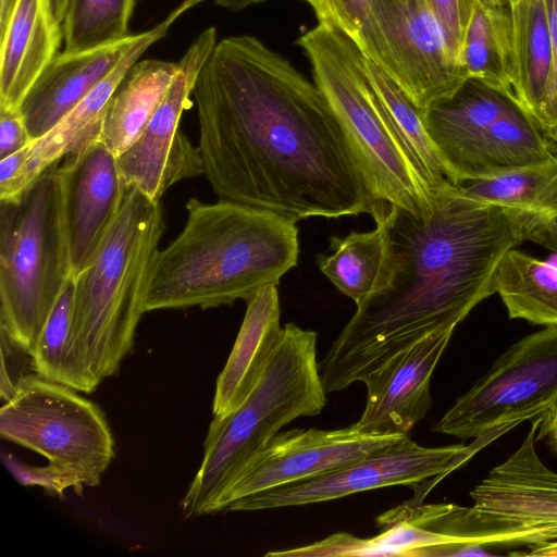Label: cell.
Instances as JSON below:
<instances>
[{
    "mask_svg": "<svg viewBox=\"0 0 557 557\" xmlns=\"http://www.w3.org/2000/svg\"><path fill=\"white\" fill-rule=\"evenodd\" d=\"M165 231L160 201L128 187L91 263L74 276L72 337L62 382L91 393L131 351L153 258Z\"/></svg>",
    "mask_w": 557,
    "mask_h": 557,
    "instance_id": "obj_4",
    "label": "cell"
},
{
    "mask_svg": "<svg viewBox=\"0 0 557 557\" xmlns=\"http://www.w3.org/2000/svg\"><path fill=\"white\" fill-rule=\"evenodd\" d=\"M75 280L71 277L53 306L32 351L36 373L61 383L69 354L74 308Z\"/></svg>",
    "mask_w": 557,
    "mask_h": 557,
    "instance_id": "obj_30",
    "label": "cell"
},
{
    "mask_svg": "<svg viewBox=\"0 0 557 557\" xmlns=\"http://www.w3.org/2000/svg\"><path fill=\"white\" fill-rule=\"evenodd\" d=\"M16 0H0V32L4 28Z\"/></svg>",
    "mask_w": 557,
    "mask_h": 557,
    "instance_id": "obj_41",
    "label": "cell"
},
{
    "mask_svg": "<svg viewBox=\"0 0 557 557\" xmlns=\"http://www.w3.org/2000/svg\"><path fill=\"white\" fill-rule=\"evenodd\" d=\"M370 232L332 236V253H319L317 265L337 289L356 306L381 290L388 269L389 243L385 224L375 220Z\"/></svg>",
    "mask_w": 557,
    "mask_h": 557,
    "instance_id": "obj_25",
    "label": "cell"
},
{
    "mask_svg": "<svg viewBox=\"0 0 557 557\" xmlns=\"http://www.w3.org/2000/svg\"><path fill=\"white\" fill-rule=\"evenodd\" d=\"M354 39L421 112L468 77L424 0H373Z\"/></svg>",
    "mask_w": 557,
    "mask_h": 557,
    "instance_id": "obj_12",
    "label": "cell"
},
{
    "mask_svg": "<svg viewBox=\"0 0 557 557\" xmlns=\"http://www.w3.org/2000/svg\"><path fill=\"white\" fill-rule=\"evenodd\" d=\"M193 95L219 199L294 222L372 214L379 205L325 96L258 38L216 42Z\"/></svg>",
    "mask_w": 557,
    "mask_h": 557,
    "instance_id": "obj_1",
    "label": "cell"
},
{
    "mask_svg": "<svg viewBox=\"0 0 557 557\" xmlns=\"http://www.w3.org/2000/svg\"><path fill=\"white\" fill-rule=\"evenodd\" d=\"M62 23L50 0H16L0 32V108L18 110L32 85L58 55Z\"/></svg>",
    "mask_w": 557,
    "mask_h": 557,
    "instance_id": "obj_19",
    "label": "cell"
},
{
    "mask_svg": "<svg viewBox=\"0 0 557 557\" xmlns=\"http://www.w3.org/2000/svg\"><path fill=\"white\" fill-rule=\"evenodd\" d=\"M1 459L16 481L25 486H40L48 494L58 496H62L69 487L76 493L82 492L84 484L81 478L61 467L50 462L47 466H30L5 451L1 453Z\"/></svg>",
    "mask_w": 557,
    "mask_h": 557,
    "instance_id": "obj_31",
    "label": "cell"
},
{
    "mask_svg": "<svg viewBox=\"0 0 557 557\" xmlns=\"http://www.w3.org/2000/svg\"><path fill=\"white\" fill-rule=\"evenodd\" d=\"M515 426L507 424L492 429L475 437L470 445L424 447L407 435L329 472L239 498L225 510L304 506L381 487L441 480Z\"/></svg>",
    "mask_w": 557,
    "mask_h": 557,
    "instance_id": "obj_11",
    "label": "cell"
},
{
    "mask_svg": "<svg viewBox=\"0 0 557 557\" xmlns=\"http://www.w3.org/2000/svg\"><path fill=\"white\" fill-rule=\"evenodd\" d=\"M508 7L513 42V92L539 121L553 63L547 3L546 0H509Z\"/></svg>",
    "mask_w": 557,
    "mask_h": 557,
    "instance_id": "obj_24",
    "label": "cell"
},
{
    "mask_svg": "<svg viewBox=\"0 0 557 557\" xmlns=\"http://www.w3.org/2000/svg\"><path fill=\"white\" fill-rule=\"evenodd\" d=\"M181 233L153 258L145 312L213 308L249 299L298 262L296 222L219 199L190 198Z\"/></svg>",
    "mask_w": 557,
    "mask_h": 557,
    "instance_id": "obj_3",
    "label": "cell"
},
{
    "mask_svg": "<svg viewBox=\"0 0 557 557\" xmlns=\"http://www.w3.org/2000/svg\"><path fill=\"white\" fill-rule=\"evenodd\" d=\"M137 35L103 48L58 54L23 98L18 111L32 141L51 131L117 64Z\"/></svg>",
    "mask_w": 557,
    "mask_h": 557,
    "instance_id": "obj_18",
    "label": "cell"
},
{
    "mask_svg": "<svg viewBox=\"0 0 557 557\" xmlns=\"http://www.w3.org/2000/svg\"><path fill=\"white\" fill-rule=\"evenodd\" d=\"M50 2H51V8H52L55 18L60 23H62L64 13H65V9H66V4H67V0H50Z\"/></svg>",
    "mask_w": 557,
    "mask_h": 557,
    "instance_id": "obj_42",
    "label": "cell"
},
{
    "mask_svg": "<svg viewBox=\"0 0 557 557\" xmlns=\"http://www.w3.org/2000/svg\"><path fill=\"white\" fill-rule=\"evenodd\" d=\"M535 438L542 440L557 455V403L541 416Z\"/></svg>",
    "mask_w": 557,
    "mask_h": 557,
    "instance_id": "obj_38",
    "label": "cell"
},
{
    "mask_svg": "<svg viewBox=\"0 0 557 557\" xmlns=\"http://www.w3.org/2000/svg\"><path fill=\"white\" fill-rule=\"evenodd\" d=\"M1 377L0 395L2 404L9 401L16 393L21 382L36 373L33 356L18 346L0 326Z\"/></svg>",
    "mask_w": 557,
    "mask_h": 557,
    "instance_id": "obj_33",
    "label": "cell"
},
{
    "mask_svg": "<svg viewBox=\"0 0 557 557\" xmlns=\"http://www.w3.org/2000/svg\"><path fill=\"white\" fill-rule=\"evenodd\" d=\"M494 290L510 319L557 326V267L511 248L496 268Z\"/></svg>",
    "mask_w": 557,
    "mask_h": 557,
    "instance_id": "obj_27",
    "label": "cell"
},
{
    "mask_svg": "<svg viewBox=\"0 0 557 557\" xmlns=\"http://www.w3.org/2000/svg\"><path fill=\"white\" fill-rule=\"evenodd\" d=\"M60 175L74 277L94 260L122 209L128 187L116 157L100 140L66 154Z\"/></svg>",
    "mask_w": 557,
    "mask_h": 557,
    "instance_id": "obj_15",
    "label": "cell"
},
{
    "mask_svg": "<svg viewBox=\"0 0 557 557\" xmlns=\"http://www.w3.org/2000/svg\"><path fill=\"white\" fill-rule=\"evenodd\" d=\"M405 436L369 434L356 424L330 431L278 432L219 492L207 515L261 491L329 472Z\"/></svg>",
    "mask_w": 557,
    "mask_h": 557,
    "instance_id": "obj_14",
    "label": "cell"
},
{
    "mask_svg": "<svg viewBox=\"0 0 557 557\" xmlns=\"http://www.w3.org/2000/svg\"><path fill=\"white\" fill-rule=\"evenodd\" d=\"M557 403V326L510 346L434 425L458 438H475L532 420Z\"/></svg>",
    "mask_w": 557,
    "mask_h": 557,
    "instance_id": "obj_10",
    "label": "cell"
},
{
    "mask_svg": "<svg viewBox=\"0 0 557 557\" xmlns=\"http://www.w3.org/2000/svg\"><path fill=\"white\" fill-rule=\"evenodd\" d=\"M147 49V41L137 40L112 71L69 114L46 135L32 143L11 197L22 191L55 161L99 140L104 111L111 97Z\"/></svg>",
    "mask_w": 557,
    "mask_h": 557,
    "instance_id": "obj_22",
    "label": "cell"
},
{
    "mask_svg": "<svg viewBox=\"0 0 557 557\" xmlns=\"http://www.w3.org/2000/svg\"><path fill=\"white\" fill-rule=\"evenodd\" d=\"M457 187L476 199L509 209L524 240L557 252V160L491 178L461 182Z\"/></svg>",
    "mask_w": 557,
    "mask_h": 557,
    "instance_id": "obj_21",
    "label": "cell"
},
{
    "mask_svg": "<svg viewBox=\"0 0 557 557\" xmlns=\"http://www.w3.org/2000/svg\"><path fill=\"white\" fill-rule=\"evenodd\" d=\"M373 0H307L318 22H325L356 37Z\"/></svg>",
    "mask_w": 557,
    "mask_h": 557,
    "instance_id": "obj_34",
    "label": "cell"
},
{
    "mask_svg": "<svg viewBox=\"0 0 557 557\" xmlns=\"http://www.w3.org/2000/svg\"><path fill=\"white\" fill-rule=\"evenodd\" d=\"M246 313L215 385L212 412L224 418L249 395L276 350L283 327L277 285H268L246 300Z\"/></svg>",
    "mask_w": 557,
    "mask_h": 557,
    "instance_id": "obj_20",
    "label": "cell"
},
{
    "mask_svg": "<svg viewBox=\"0 0 557 557\" xmlns=\"http://www.w3.org/2000/svg\"><path fill=\"white\" fill-rule=\"evenodd\" d=\"M371 215L387 230L385 284L357 306L319 362L326 393L363 383L424 337L455 330L495 293L500 259L524 242L509 209L476 199L455 185L437 194L426 216L386 203Z\"/></svg>",
    "mask_w": 557,
    "mask_h": 557,
    "instance_id": "obj_2",
    "label": "cell"
},
{
    "mask_svg": "<svg viewBox=\"0 0 557 557\" xmlns=\"http://www.w3.org/2000/svg\"><path fill=\"white\" fill-rule=\"evenodd\" d=\"M521 445L470 492L473 507L486 518L532 531L544 542L557 540V472L535 450L537 419Z\"/></svg>",
    "mask_w": 557,
    "mask_h": 557,
    "instance_id": "obj_16",
    "label": "cell"
},
{
    "mask_svg": "<svg viewBox=\"0 0 557 557\" xmlns=\"http://www.w3.org/2000/svg\"><path fill=\"white\" fill-rule=\"evenodd\" d=\"M460 63L468 77L513 92L515 60L508 4L475 1L462 42Z\"/></svg>",
    "mask_w": 557,
    "mask_h": 557,
    "instance_id": "obj_26",
    "label": "cell"
},
{
    "mask_svg": "<svg viewBox=\"0 0 557 557\" xmlns=\"http://www.w3.org/2000/svg\"><path fill=\"white\" fill-rule=\"evenodd\" d=\"M486 1L494 3V4H508L509 0H486Z\"/></svg>",
    "mask_w": 557,
    "mask_h": 557,
    "instance_id": "obj_43",
    "label": "cell"
},
{
    "mask_svg": "<svg viewBox=\"0 0 557 557\" xmlns=\"http://www.w3.org/2000/svg\"><path fill=\"white\" fill-rule=\"evenodd\" d=\"M528 552L511 553L510 555L557 557V540L529 545Z\"/></svg>",
    "mask_w": 557,
    "mask_h": 557,
    "instance_id": "obj_39",
    "label": "cell"
},
{
    "mask_svg": "<svg viewBox=\"0 0 557 557\" xmlns=\"http://www.w3.org/2000/svg\"><path fill=\"white\" fill-rule=\"evenodd\" d=\"M424 1L443 32L451 58L461 65L462 42L476 0Z\"/></svg>",
    "mask_w": 557,
    "mask_h": 557,
    "instance_id": "obj_32",
    "label": "cell"
},
{
    "mask_svg": "<svg viewBox=\"0 0 557 557\" xmlns=\"http://www.w3.org/2000/svg\"><path fill=\"white\" fill-rule=\"evenodd\" d=\"M361 165L379 205L429 215L434 195L417 172L368 76L356 40L336 25L318 22L297 40Z\"/></svg>",
    "mask_w": 557,
    "mask_h": 557,
    "instance_id": "obj_6",
    "label": "cell"
},
{
    "mask_svg": "<svg viewBox=\"0 0 557 557\" xmlns=\"http://www.w3.org/2000/svg\"><path fill=\"white\" fill-rule=\"evenodd\" d=\"M177 63L161 60L136 62L111 97L99 140L115 156L143 133L165 97Z\"/></svg>",
    "mask_w": 557,
    "mask_h": 557,
    "instance_id": "obj_23",
    "label": "cell"
},
{
    "mask_svg": "<svg viewBox=\"0 0 557 557\" xmlns=\"http://www.w3.org/2000/svg\"><path fill=\"white\" fill-rule=\"evenodd\" d=\"M216 45V29H205L177 62V70L153 116L139 137L116 157L127 187L153 201L176 182L205 174L199 147L180 131L185 110L191 107L197 77Z\"/></svg>",
    "mask_w": 557,
    "mask_h": 557,
    "instance_id": "obj_13",
    "label": "cell"
},
{
    "mask_svg": "<svg viewBox=\"0 0 557 557\" xmlns=\"http://www.w3.org/2000/svg\"><path fill=\"white\" fill-rule=\"evenodd\" d=\"M55 161L13 197L0 199V326L34 350L72 276Z\"/></svg>",
    "mask_w": 557,
    "mask_h": 557,
    "instance_id": "obj_7",
    "label": "cell"
},
{
    "mask_svg": "<svg viewBox=\"0 0 557 557\" xmlns=\"http://www.w3.org/2000/svg\"><path fill=\"white\" fill-rule=\"evenodd\" d=\"M76 392L39 375L26 377L1 406L0 435L97 486L114 458V440L100 408Z\"/></svg>",
    "mask_w": 557,
    "mask_h": 557,
    "instance_id": "obj_9",
    "label": "cell"
},
{
    "mask_svg": "<svg viewBox=\"0 0 557 557\" xmlns=\"http://www.w3.org/2000/svg\"><path fill=\"white\" fill-rule=\"evenodd\" d=\"M267 0H214V2L230 11H240L247 7L263 2ZM307 2V0H304Z\"/></svg>",
    "mask_w": 557,
    "mask_h": 557,
    "instance_id": "obj_40",
    "label": "cell"
},
{
    "mask_svg": "<svg viewBox=\"0 0 557 557\" xmlns=\"http://www.w3.org/2000/svg\"><path fill=\"white\" fill-rule=\"evenodd\" d=\"M455 330L433 333L391 358L363 383L367 399L356 426L376 435H408L432 406L431 379Z\"/></svg>",
    "mask_w": 557,
    "mask_h": 557,
    "instance_id": "obj_17",
    "label": "cell"
},
{
    "mask_svg": "<svg viewBox=\"0 0 557 557\" xmlns=\"http://www.w3.org/2000/svg\"><path fill=\"white\" fill-rule=\"evenodd\" d=\"M546 3L553 46V63L539 122L557 143V0H546Z\"/></svg>",
    "mask_w": 557,
    "mask_h": 557,
    "instance_id": "obj_35",
    "label": "cell"
},
{
    "mask_svg": "<svg viewBox=\"0 0 557 557\" xmlns=\"http://www.w3.org/2000/svg\"><path fill=\"white\" fill-rule=\"evenodd\" d=\"M364 63L373 89L392 126L430 190L437 195L453 186L447 170L425 129L421 110L374 61L364 55Z\"/></svg>",
    "mask_w": 557,
    "mask_h": 557,
    "instance_id": "obj_28",
    "label": "cell"
},
{
    "mask_svg": "<svg viewBox=\"0 0 557 557\" xmlns=\"http://www.w3.org/2000/svg\"><path fill=\"white\" fill-rule=\"evenodd\" d=\"M318 334L294 322L246 399L228 416L213 418L203 458L181 507L186 518L207 515L235 473L299 417L319 414L326 404L317 359Z\"/></svg>",
    "mask_w": 557,
    "mask_h": 557,
    "instance_id": "obj_5",
    "label": "cell"
},
{
    "mask_svg": "<svg viewBox=\"0 0 557 557\" xmlns=\"http://www.w3.org/2000/svg\"><path fill=\"white\" fill-rule=\"evenodd\" d=\"M32 141L18 110L0 108V159H3Z\"/></svg>",
    "mask_w": 557,
    "mask_h": 557,
    "instance_id": "obj_36",
    "label": "cell"
},
{
    "mask_svg": "<svg viewBox=\"0 0 557 557\" xmlns=\"http://www.w3.org/2000/svg\"><path fill=\"white\" fill-rule=\"evenodd\" d=\"M32 143L21 150L0 159V199L11 197L24 163L28 157Z\"/></svg>",
    "mask_w": 557,
    "mask_h": 557,
    "instance_id": "obj_37",
    "label": "cell"
},
{
    "mask_svg": "<svg viewBox=\"0 0 557 557\" xmlns=\"http://www.w3.org/2000/svg\"><path fill=\"white\" fill-rule=\"evenodd\" d=\"M136 0H67L62 32L66 53L90 51L128 38Z\"/></svg>",
    "mask_w": 557,
    "mask_h": 557,
    "instance_id": "obj_29",
    "label": "cell"
},
{
    "mask_svg": "<svg viewBox=\"0 0 557 557\" xmlns=\"http://www.w3.org/2000/svg\"><path fill=\"white\" fill-rule=\"evenodd\" d=\"M422 117L455 186L557 160V143L516 95L478 78L467 77Z\"/></svg>",
    "mask_w": 557,
    "mask_h": 557,
    "instance_id": "obj_8",
    "label": "cell"
}]
</instances>
